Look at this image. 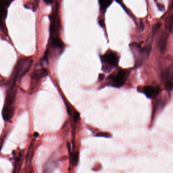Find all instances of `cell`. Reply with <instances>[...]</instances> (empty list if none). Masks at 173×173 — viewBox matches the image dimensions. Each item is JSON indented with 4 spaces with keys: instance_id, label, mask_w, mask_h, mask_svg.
<instances>
[{
    "instance_id": "cell-20",
    "label": "cell",
    "mask_w": 173,
    "mask_h": 173,
    "mask_svg": "<svg viewBox=\"0 0 173 173\" xmlns=\"http://www.w3.org/2000/svg\"><path fill=\"white\" fill-rule=\"evenodd\" d=\"M79 118H80V114L78 112H75L74 113V121L75 122H76L79 120Z\"/></svg>"
},
{
    "instance_id": "cell-16",
    "label": "cell",
    "mask_w": 173,
    "mask_h": 173,
    "mask_svg": "<svg viewBox=\"0 0 173 173\" xmlns=\"http://www.w3.org/2000/svg\"><path fill=\"white\" fill-rule=\"evenodd\" d=\"M165 88L168 91H171L173 89V82L171 80L165 82Z\"/></svg>"
},
{
    "instance_id": "cell-18",
    "label": "cell",
    "mask_w": 173,
    "mask_h": 173,
    "mask_svg": "<svg viewBox=\"0 0 173 173\" xmlns=\"http://www.w3.org/2000/svg\"><path fill=\"white\" fill-rule=\"evenodd\" d=\"M4 4L6 7H8L9 6L11 3L13 1V0H2Z\"/></svg>"
},
{
    "instance_id": "cell-13",
    "label": "cell",
    "mask_w": 173,
    "mask_h": 173,
    "mask_svg": "<svg viewBox=\"0 0 173 173\" xmlns=\"http://www.w3.org/2000/svg\"><path fill=\"white\" fill-rule=\"evenodd\" d=\"M173 15H171L170 17L169 18V21H168V24L166 25V28L168 29L170 33H173Z\"/></svg>"
},
{
    "instance_id": "cell-21",
    "label": "cell",
    "mask_w": 173,
    "mask_h": 173,
    "mask_svg": "<svg viewBox=\"0 0 173 173\" xmlns=\"http://www.w3.org/2000/svg\"><path fill=\"white\" fill-rule=\"evenodd\" d=\"M157 5L158 8L159 9V10L161 11H163L165 10V6L162 4H157Z\"/></svg>"
},
{
    "instance_id": "cell-5",
    "label": "cell",
    "mask_w": 173,
    "mask_h": 173,
    "mask_svg": "<svg viewBox=\"0 0 173 173\" xmlns=\"http://www.w3.org/2000/svg\"><path fill=\"white\" fill-rule=\"evenodd\" d=\"M102 61L108 64L110 67H116L118 63V58L116 53L113 51H109L101 57Z\"/></svg>"
},
{
    "instance_id": "cell-2",
    "label": "cell",
    "mask_w": 173,
    "mask_h": 173,
    "mask_svg": "<svg viewBox=\"0 0 173 173\" xmlns=\"http://www.w3.org/2000/svg\"><path fill=\"white\" fill-rule=\"evenodd\" d=\"M33 64V60L31 58H23L20 60L13 70L9 84L16 83V82L20 80L22 77L29 71Z\"/></svg>"
},
{
    "instance_id": "cell-17",
    "label": "cell",
    "mask_w": 173,
    "mask_h": 173,
    "mask_svg": "<svg viewBox=\"0 0 173 173\" xmlns=\"http://www.w3.org/2000/svg\"><path fill=\"white\" fill-rule=\"evenodd\" d=\"M97 136L108 138L110 137V135L109 134L107 133H102V132H101V133H98L97 135Z\"/></svg>"
},
{
    "instance_id": "cell-1",
    "label": "cell",
    "mask_w": 173,
    "mask_h": 173,
    "mask_svg": "<svg viewBox=\"0 0 173 173\" xmlns=\"http://www.w3.org/2000/svg\"><path fill=\"white\" fill-rule=\"evenodd\" d=\"M16 93L17 88L16 83L9 84L2 111L3 118L5 121H10L13 116L14 113V104Z\"/></svg>"
},
{
    "instance_id": "cell-25",
    "label": "cell",
    "mask_w": 173,
    "mask_h": 173,
    "mask_svg": "<svg viewBox=\"0 0 173 173\" xmlns=\"http://www.w3.org/2000/svg\"><path fill=\"white\" fill-rule=\"evenodd\" d=\"M116 1L117 2H118V3H120V4L121 3V0H116Z\"/></svg>"
},
{
    "instance_id": "cell-9",
    "label": "cell",
    "mask_w": 173,
    "mask_h": 173,
    "mask_svg": "<svg viewBox=\"0 0 173 173\" xmlns=\"http://www.w3.org/2000/svg\"><path fill=\"white\" fill-rule=\"evenodd\" d=\"M50 45L53 48L62 49L64 47V44L59 37L50 38Z\"/></svg>"
},
{
    "instance_id": "cell-22",
    "label": "cell",
    "mask_w": 173,
    "mask_h": 173,
    "mask_svg": "<svg viewBox=\"0 0 173 173\" xmlns=\"http://www.w3.org/2000/svg\"><path fill=\"white\" fill-rule=\"evenodd\" d=\"M43 1L47 4H52L53 2L52 0H43Z\"/></svg>"
},
{
    "instance_id": "cell-12",
    "label": "cell",
    "mask_w": 173,
    "mask_h": 173,
    "mask_svg": "<svg viewBox=\"0 0 173 173\" xmlns=\"http://www.w3.org/2000/svg\"><path fill=\"white\" fill-rule=\"evenodd\" d=\"M161 77L162 80L164 82H166L170 80V78H172V77H171V73L168 69L164 70L162 72L161 74Z\"/></svg>"
},
{
    "instance_id": "cell-24",
    "label": "cell",
    "mask_w": 173,
    "mask_h": 173,
    "mask_svg": "<svg viewBox=\"0 0 173 173\" xmlns=\"http://www.w3.org/2000/svg\"><path fill=\"white\" fill-rule=\"evenodd\" d=\"M104 78V76L103 74H100V76H99V80H100V81H102Z\"/></svg>"
},
{
    "instance_id": "cell-11",
    "label": "cell",
    "mask_w": 173,
    "mask_h": 173,
    "mask_svg": "<svg viewBox=\"0 0 173 173\" xmlns=\"http://www.w3.org/2000/svg\"><path fill=\"white\" fill-rule=\"evenodd\" d=\"M112 0H99V4H100V8L102 11H105L107 9L111 3Z\"/></svg>"
},
{
    "instance_id": "cell-6",
    "label": "cell",
    "mask_w": 173,
    "mask_h": 173,
    "mask_svg": "<svg viewBox=\"0 0 173 173\" xmlns=\"http://www.w3.org/2000/svg\"><path fill=\"white\" fill-rule=\"evenodd\" d=\"M48 74L47 70L45 69H39L34 71L31 76L33 86H35L40 81L42 78L46 77Z\"/></svg>"
},
{
    "instance_id": "cell-10",
    "label": "cell",
    "mask_w": 173,
    "mask_h": 173,
    "mask_svg": "<svg viewBox=\"0 0 173 173\" xmlns=\"http://www.w3.org/2000/svg\"><path fill=\"white\" fill-rule=\"evenodd\" d=\"M39 2L40 0H31L28 2L25 6L26 8L30 9L35 12L39 6Z\"/></svg>"
},
{
    "instance_id": "cell-8",
    "label": "cell",
    "mask_w": 173,
    "mask_h": 173,
    "mask_svg": "<svg viewBox=\"0 0 173 173\" xmlns=\"http://www.w3.org/2000/svg\"><path fill=\"white\" fill-rule=\"evenodd\" d=\"M169 35L166 32L163 30L159 36L158 39V47L159 49L162 53H164L166 51V46L168 44Z\"/></svg>"
},
{
    "instance_id": "cell-15",
    "label": "cell",
    "mask_w": 173,
    "mask_h": 173,
    "mask_svg": "<svg viewBox=\"0 0 173 173\" xmlns=\"http://www.w3.org/2000/svg\"><path fill=\"white\" fill-rule=\"evenodd\" d=\"M161 26H162V24L160 22H158L154 25L153 27V29H152L153 36H154L156 34V33L158 32V30H159L161 28Z\"/></svg>"
},
{
    "instance_id": "cell-23",
    "label": "cell",
    "mask_w": 173,
    "mask_h": 173,
    "mask_svg": "<svg viewBox=\"0 0 173 173\" xmlns=\"http://www.w3.org/2000/svg\"><path fill=\"white\" fill-rule=\"evenodd\" d=\"M3 6H4V4L3 3V1L2 0H0V10L2 8Z\"/></svg>"
},
{
    "instance_id": "cell-7",
    "label": "cell",
    "mask_w": 173,
    "mask_h": 173,
    "mask_svg": "<svg viewBox=\"0 0 173 173\" xmlns=\"http://www.w3.org/2000/svg\"><path fill=\"white\" fill-rule=\"evenodd\" d=\"M159 86H145L142 89L141 92L150 99H154L161 92Z\"/></svg>"
},
{
    "instance_id": "cell-14",
    "label": "cell",
    "mask_w": 173,
    "mask_h": 173,
    "mask_svg": "<svg viewBox=\"0 0 173 173\" xmlns=\"http://www.w3.org/2000/svg\"><path fill=\"white\" fill-rule=\"evenodd\" d=\"M54 166L55 165H54V162H49L48 165H46L45 169H44V173H51L53 169V166Z\"/></svg>"
},
{
    "instance_id": "cell-26",
    "label": "cell",
    "mask_w": 173,
    "mask_h": 173,
    "mask_svg": "<svg viewBox=\"0 0 173 173\" xmlns=\"http://www.w3.org/2000/svg\"><path fill=\"white\" fill-rule=\"evenodd\" d=\"M1 81H2V78L0 76V82H1Z\"/></svg>"
},
{
    "instance_id": "cell-19",
    "label": "cell",
    "mask_w": 173,
    "mask_h": 173,
    "mask_svg": "<svg viewBox=\"0 0 173 173\" xmlns=\"http://www.w3.org/2000/svg\"><path fill=\"white\" fill-rule=\"evenodd\" d=\"M77 154L75 153V154H74V155H73V158H72V162H73V165H74V166L76 164L77 162Z\"/></svg>"
},
{
    "instance_id": "cell-3",
    "label": "cell",
    "mask_w": 173,
    "mask_h": 173,
    "mask_svg": "<svg viewBox=\"0 0 173 173\" xmlns=\"http://www.w3.org/2000/svg\"><path fill=\"white\" fill-rule=\"evenodd\" d=\"M55 10L50 16V38L58 37V32L61 28L60 19L58 16V5H56Z\"/></svg>"
},
{
    "instance_id": "cell-4",
    "label": "cell",
    "mask_w": 173,
    "mask_h": 173,
    "mask_svg": "<svg viewBox=\"0 0 173 173\" xmlns=\"http://www.w3.org/2000/svg\"><path fill=\"white\" fill-rule=\"evenodd\" d=\"M130 73V70L122 69L119 70L116 75L110 76L108 78L110 81L111 86L115 88H120L123 86L129 77Z\"/></svg>"
}]
</instances>
